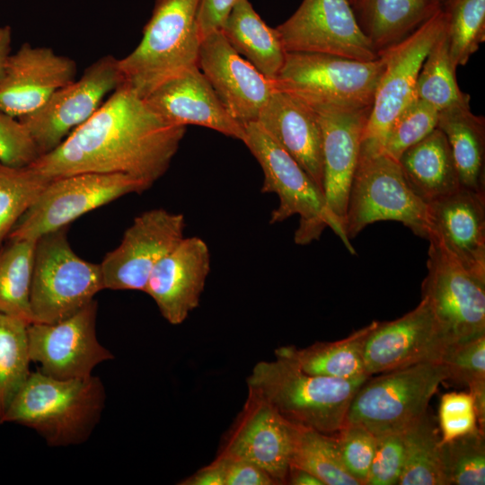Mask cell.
I'll return each mask as SVG.
<instances>
[{"label":"cell","mask_w":485,"mask_h":485,"mask_svg":"<svg viewBox=\"0 0 485 485\" xmlns=\"http://www.w3.org/2000/svg\"><path fill=\"white\" fill-rule=\"evenodd\" d=\"M197 66L227 111L243 126L257 121L276 90L273 81L238 54L221 31L201 39Z\"/></svg>","instance_id":"ffe728a7"},{"label":"cell","mask_w":485,"mask_h":485,"mask_svg":"<svg viewBox=\"0 0 485 485\" xmlns=\"http://www.w3.org/2000/svg\"><path fill=\"white\" fill-rule=\"evenodd\" d=\"M335 436L346 471L359 485H366L375 453L377 436L357 424H345Z\"/></svg>","instance_id":"60d3db41"},{"label":"cell","mask_w":485,"mask_h":485,"mask_svg":"<svg viewBox=\"0 0 485 485\" xmlns=\"http://www.w3.org/2000/svg\"><path fill=\"white\" fill-rule=\"evenodd\" d=\"M105 388L97 376L57 379L31 372L10 404L4 423L34 429L50 446L86 441L105 404Z\"/></svg>","instance_id":"7a4b0ae2"},{"label":"cell","mask_w":485,"mask_h":485,"mask_svg":"<svg viewBox=\"0 0 485 485\" xmlns=\"http://www.w3.org/2000/svg\"><path fill=\"white\" fill-rule=\"evenodd\" d=\"M350 4L353 5L356 0H348Z\"/></svg>","instance_id":"f907efd6"},{"label":"cell","mask_w":485,"mask_h":485,"mask_svg":"<svg viewBox=\"0 0 485 485\" xmlns=\"http://www.w3.org/2000/svg\"><path fill=\"white\" fill-rule=\"evenodd\" d=\"M371 108L316 111L322 136V192L325 203L333 222V232L352 254L355 250L346 235L345 222L349 190Z\"/></svg>","instance_id":"d6986e66"},{"label":"cell","mask_w":485,"mask_h":485,"mask_svg":"<svg viewBox=\"0 0 485 485\" xmlns=\"http://www.w3.org/2000/svg\"><path fill=\"white\" fill-rule=\"evenodd\" d=\"M446 36L453 65H465L485 40V0H448Z\"/></svg>","instance_id":"8d00e7d4"},{"label":"cell","mask_w":485,"mask_h":485,"mask_svg":"<svg viewBox=\"0 0 485 485\" xmlns=\"http://www.w3.org/2000/svg\"><path fill=\"white\" fill-rule=\"evenodd\" d=\"M369 325L340 340L316 342L303 348L282 346L275 350V356L310 375L341 379L358 377L366 375L363 343Z\"/></svg>","instance_id":"f546056e"},{"label":"cell","mask_w":485,"mask_h":485,"mask_svg":"<svg viewBox=\"0 0 485 485\" xmlns=\"http://www.w3.org/2000/svg\"><path fill=\"white\" fill-rule=\"evenodd\" d=\"M440 7L433 0H356L352 5L378 54L411 34Z\"/></svg>","instance_id":"4316f807"},{"label":"cell","mask_w":485,"mask_h":485,"mask_svg":"<svg viewBox=\"0 0 485 485\" xmlns=\"http://www.w3.org/2000/svg\"><path fill=\"white\" fill-rule=\"evenodd\" d=\"M150 187L123 173L83 172L50 180L13 227L7 240L36 241L68 226L95 208L127 194L142 193Z\"/></svg>","instance_id":"30bf717a"},{"label":"cell","mask_w":485,"mask_h":485,"mask_svg":"<svg viewBox=\"0 0 485 485\" xmlns=\"http://www.w3.org/2000/svg\"><path fill=\"white\" fill-rule=\"evenodd\" d=\"M290 466L309 472L323 485H359L342 463L335 435L300 425L295 428Z\"/></svg>","instance_id":"d6a6232c"},{"label":"cell","mask_w":485,"mask_h":485,"mask_svg":"<svg viewBox=\"0 0 485 485\" xmlns=\"http://www.w3.org/2000/svg\"><path fill=\"white\" fill-rule=\"evenodd\" d=\"M438 420L442 443L480 428L473 398L469 392L443 394L439 404Z\"/></svg>","instance_id":"b9f144b4"},{"label":"cell","mask_w":485,"mask_h":485,"mask_svg":"<svg viewBox=\"0 0 485 485\" xmlns=\"http://www.w3.org/2000/svg\"><path fill=\"white\" fill-rule=\"evenodd\" d=\"M276 31L286 52L373 61L380 56L361 31L348 0H303Z\"/></svg>","instance_id":"5bb4252c"},{"label":"cell","mask_w":485,"mask_h":485,"mask_svg":"<svg viewBox=\"0 0 485 485\" xmlns=\"http://www.w3.org/2000/svg\"><path fill=\"white\" fill-rule=\"evenodd\" d=\"M422 298L450 344L485 335V278L472 273L429 239Z\"/></svg>","instance_id":"8fae6325"},{"label":"cell","mask_w":485,"mask_h":485,"mask_svg":"<svg viewBox=\"0 0 485 485\" xmlns=\"http://www.w3.org/2000/svg\"><path fill=\"white\" fill-rule=\"evenodd\" d=\"M67 231L68 226L36 240L30 292L32 322L62 321L104 289L101 265L73 251Z\"/></svg>","instance_id":"52a82bcc"},{"label":"cell","mask_w":485,"mask_h":485,"mask_svg":"<svg viewBox=\"0 0 485 485\" xmlns=\"http://www.w3.org/2000/svg\"><path fill=\"white\" fill-rule=\"evenodd\" d=\"M39 156L25 126L18 119L0 111V162L22 167L31 164Z\"/></svg>","instance_id":"ee69618b"},{"label":"cell","mask_w":485,"mask_h":485,"mask_svg":"<svg viewBox=\"0 0 485 485\" xmlns=\"http://www.w3.org/2000/svg\"><path fill=\"white\" fill-rule=\"evenodd\" d=\"M445 29L425 58L416 84L417 97L438 111L470 101V96L458 86Z\"/></svg>","instance_id":"e575fe53"},{"label":"cell","mask_w":485,"mask_h":485,"mask_svg":"<svg viewBox=\"0 0 485 485\" xmlns=\"http://www.w3.org/2000/svg\"><path fill=\"white\" fill-rule=\"evenodd\" d=\"M379 56L373 61H360L323 53L286 52L273 83L277 90L315 111L369 108L385 66Z\"/></svg>","instance_id":"5b68a950"},{"label":"cell","mask_w":485,"mask_h":485,"mask_svg":"<svg viewBox=\"0 0 485 485\" xmlns=\"http://www.w3.org/2000/svg\"><path fill=\"white\" fill-rule=\"evenodd\" d=\"M402 433L405 462L399 485H446L441 435L432 416L427 411Z\"/></svg>","instance_id":"4dcf8cb0"},{"label":"cell","mask_w":485,"mask_h":485,"mask_svg":"<svg viewBox=\"0 0 485 485\" xmlns=\"http://www.w3.org/2000/svg\"><path fill=\"white\" fill-rule=\"evenodd\" d=\"M448 371V380L465 384L473 398L479 428L485 423V335L452 343L441 360Z\"/></svg>","instance_id":"74e56055"},{"label":"cell","mask_w":485,"mask_h":485,"mask_svg":"<svg viewBox=\"0 0 485 485\" xmlns=\"http://www.w3.org/2000/svg\"><path fill=\"white\" fill-rule=\"evenodd\" d=\"M122 83L119 59L103 56L88 66L79 79L57 90L37 110L18 119L30 133L40 156L56 149Z\"/></svg>","instance_id":"7c38bea8"},{"label":"cell","mask_w":485,"mask_h":485,"mask_svg":"<svg viewBox=\"0 0 485 485\" xmlns=\"http://www.w3.org/2000/svg\"><path fill=\"white\" fill-rule=\"evenodd\" d=\"M27 322L0 313V424L28 378L30 351Z\"/></svg>","instance_id":"836d02e7"},{"label":"cell","mask_w":485,"mask_h":485,"mask_svg":"<svg viewBox=\"0 0 485 485\" xmlns=\"http://www.w3.org/2000/svg\"><path fill=\"white\" fill-rule=\"evenodd\" d=\"M428 239L463 268L485 278V193L463 187L428 203Z\"/></svg>","instance_id":"cb8c5ba5"},{"label":"cell","mask_w":485,"mask_h":485,"mask_svg":"<svg viewBox=\"0 0 485 485\" xmlns=\"http://www.w3.org/2000/svg\"><path fill=\"white\" fill-rule=\"evenodd\" d=\"M36 241L9 240L0 248V313L32 322L30 292Z\"/></svg>","instance_id":"1f68e13d"},{"label":"cell","mask_w":485,"mask_h":485,"mask_svg":"<svg viewBox=\"0 0 485 485\" xmlns=\"http://www.w3.org/2000/svg\"><path fill=\"white\" fill-rule=\"evenodd\" d=\"M295 428L267 401L248 391L245 403L223 439L217 455L251 463L277 484H286Z\"/></svg>","instance_id":"ac0fdd59"},{"label":"cell","mask_w":485,"mask_h":485,"mask_svg":"<svg viewBox=\"0 0 485 485\" xmlns=\"http://www.w3.org/2000/svg\"><path fill=\"white\" fill-rule=\"evenodd\" d=\"M446 485L485 484V437L481 428L441 442Z\"/></svg>","instance_id":"f35d334b"},{"label":"cell","mask_w":485,"mask_h":485,"mask_svg":"<svg viewBox=\"0 0 485 485\" xmlns=\"http://www.w3.org/2000/svg\"><path fill=\"white\" fill-rule=\"evenodd\" d=\"M76 62L48 47L23 43L10 54L0 80V111L16 119L40 108L59 88L72 83Z\"/></svg>","instance_id":"44dd1931"},{"label":"cell","mask_w":485,"mask_h":485,"mask_svg":"<svg viewBox=\"0 0 485 485\" xmlns=\"http://www.w3.org/2000/svg\"><path fill=\"white\" fill-rule=\"evenodd\" d=\"M240 0H199L197 22L201 39L221 31L228 15Z\"/></svg>","instance_id":"bcb514c9"},{"label":"cell","mask_w":485,"mask_h":485,"mask_svg":"<svg viewBox=\"0 0 485 485\" xmlns=\"http://www.w3.org/2000/svg\"><path fill=\"white\" fill-rule=\"evenodd\" d=\"M448 380L441 362H423L384 372L360 386L345 424H357L375 436L402 432L427 411L439 385Z\"/></svg>","instance_id":"ba28073f"},{"label":"cell","mask_w":485,"mask_h":485,"mask_svg":"<svg viewBox=\"0 0 485 485\" xmlns=\"http://www.w3.org/2000/svg\"><path fill=\"white\" fill-rule=\"evenodd\" d=\"M210 271V252L198 236L184 237L153 269L145 290L171 324L182 323L200 302Z\"/></svg>","instance_id":"7402d4cb"},{"label":"cell","mask_w":485,"mask_h":485,"mask_svg":"<svg viewBox=\"0 0 485 485\" xmlns=\"http://www.w3.org/2000/svg\"><path fill=\"white\" fill-rule=\"evenodd\" d=\"M433 1L440 4L441 6H444L447 3L448 0H433Z\"/></svg>","instance_id":"681fc988"},{"label":"cell","mask_w":485,"mask_h":485,"mask_svg":"<svg viewBox=\"0 0 485 485\" xmlns=\"http://www.w3.org/2000/svg\"><path fill=\"white\" fill-rule=\"evenodd\" d=\"M214 462L219 467L223 485H278L273 478L251 463L218 455Z\"/></svg>","instance_id":"f6af8a7d"},{"label":"cell","mask_w":485,"mask_h":485,"mask_svg":"<svg viewBox=\"0 0 485 485\" xmlns=\"http://www.w3.org/2000/svg\"><path fill=\"white\" fill-rule=\"evenodd\" d=\"M145 101L170 124L201 126L241 141L244 138V126L227 111L197 65L160 84Z\"/></svg>","instance_id":"603a6c76"},{"label":"cell","mask_w":485,"mask_h":485,"mask_svg":"<svg viewBox=\"0 0 485 485\" xmlns=\"http://www.w3.org/2000/svg\"><path fill=\"white\" fill-rule=\"evenodd\" d=\"M446 14L443 6L401 41L381 51L385 60L363 132L362 143L381 149L395 117L417 96V79L429 50L443 33Z\"/></svg>","instance_id":"4fadbf2b"},{"label":"cell","mask_w":485,"mask_h":485,"mask_svg":"<svg viewBox=\"0 0 485 485\" xmlns=\"http://www.w3.org/2000/svg\"><path fill=\"white\" fill-rule=\"evenodd\" d=\"M49 181L31 165L14 167L0 162V248Z\"/></svg>","instance_id":"d590c367"},{"label":"cell","mask_w":485,"mask_h":485,"mask_svg":"<svg viewBox=\"0 0 485 485\" xmlns=\"http://www.w3.org/2000/svg\"><path fill=\"white\" fill-rule=\"evenodd\" d=\"M12 29L9 25L0 26V80L5 63L11 54Z\"/></svg>","instance_id":"c3c4849f"},{"label":"cell","mask_w":485,"mask_h":485,"mask_svg":"<svg viewBox=\"0 0 485 485\" xmlns=\"http://www.w3.org/2000/svg\"><path fill=\"white\" fill-rule=\"evenodd\" d=\"M398 162L410 189L427 204L462 187L448 143L438 128L404 151Z\"/></svg>","instance_id":"484cf974"},{"label":"cell","mask_w":485,"mask_h":485,"mask_svg":"<svg viewBox=\"0 0 485 485\" xmlns=\"http://www.w3.org/2000/svg\"><path fill=\"white\" fill-rule=\"evenodd\" d=\"M221 31L234 49L270 81L278 75L286 51L275 28L255 12L249 0H240Z\"/></svg>","instance_id":"f1b7e54d"},{"label":"cell","mask_w":485,"mask_h":485,"mask_svg":"<svg viewBox=\"0 0 485 485\" xmlns=\"http://www.w3.org/2000/svg\"><path fill=\"white\" fill-rule=\"evenodd\" d=\"M437 128L445 135L461 186L485 193V119L470 105H455L439 111Z\"/></svg>","instance_id":"83f0119b"},{"label":"cell","mask_w":485,"mask_h":485,"mask_svg":"<svg viewBox=\"0 0 485 485\" xmlns=\"http://www.w3.org/2000/svg\"><path fill=\"white\" fill-rule=\"evenodd\" d=\"M376 436L375 453L366 485H397L405 462L403 433Z\"/></svg>","instance_id":"7bdbcfd3"},{"label":"cell","mask_w":485,"mask_h":485,"mask_svg":"<svg viewBox=\"0 0 485 485\" xmlns=\"http://www.w3.org/2000/svg\"><path fill=\"white\" fill-rule=\"evenodd\" d=\"M370 377L341 379L307 374L276 357L260 361L247 377L248 391L267 401L288 421L335 435L345 425L350 402Z\"/></svg>","instance_id":"3957f363"},{"label":"cell","mask_w":485,"mask_h":485,"mask_svg":"<svg viewBox=\"0 0 485 485\" xmlns=\"http://www.w3.org/2000/svg\"><path fill=\"white\" fill-rule=\"evenodd\" d=\"M450 344L425 298L389 322L369 324L363 343L365 373L382 374L423 362H440Z\"/></svg>","instance_id":"e0dca14e"},{"label":"cell","mask_w":485,"mask_h":485,"mask_svg":"<svg viewBox=\"0 0 485 485\" xmlns=\"http://www.w3.org/2000/svg\"><path fill=\"white\" fill-rule=\"evenodd\" d=\"M242 142L259 162L264 178L263 193H275L279 199L270 216V224L299 216L295 242L304 245L318 240L323 230L334 229L324 195L305 171L256 122L244 125Z\"/></svg>","instance_id":"9c48e42d"},{"label":"cell","mask_w":485,"mask_h":485,"mask_svg":"<svg viewBox=\"0 0 485 485\" xmlns=\"http://www.w3.org/2000/svg\"><path fill=\"white\" fill-rule=\"evenodd\" d=\"M388 220L428 239V204L410 189L399 162L379 147L361 143L348 194L346 235L353 239L368 225Z\"/></svg>","instance_id":"8992f818"},{"label":"cell","mask_w":485,"mask_h":485,"mask_svg":"<svg viewBox=\"0 0 485 485\" xmlns=\"http://www.w3.org/2000/svg\"><path fill=\"white\" fill-rule=\"evenodd\" d=\"M256 123L322 191V136L317 112L293 95L276 89Z\"/></svg>","instance_id":"d4e9b609"},{"label":"cell","mask_w":485,"mask_h":485,"mask_svg":"<svg viewBox=\"0 0 485 485\" xmlns=\"http://www.w3.org/2000/svg\"><path fill=\"white\" fill-rule=\"evenodd\" d=\"M185 227L181 213L154 208L138 215L100 263L104 289L145 292L153 269L185 237Z\"/></svg>","instance_id":"9a60e30c"},{"label":"cell","mask_w":485,"mask_h":485,"mask_svg":"<svg viewBox=\"0 0 485 485\" xmlns=\"http://www.w3.org/2000/svg\"><path fill=\"white\" fill-rule=\"evenodd\" d=\"M98 304L93 299L73 315L55 323L28 325L30 357L41 373L57 379L84 378L112 359L96 335Z\"/></svg>","instance_id":"2e32d148"},{"label":"cell","mask_w":485,"mask_h":485,"mask_svg":"<svg viewBox=\"0 0 485 485\" xmlns=\"http://www.w3.org/2000/svg\"><path fill=\"white\" fill-rule=\"evenodd\" d=\"M199 0H155L136 48L119 59L123 84L145 99L165 81L196 66L201 42Z\"/></svg>","instance_id":"277c9868"},{"label":"cell","mask_w":485,"mask_h":485,"mask_svg":"<svg viewBox=\"0 0 485 485\" xmlns=\"http://www.w3.org/2000/svg\"><path fill=\"white\" fill-rule=\"evenodd\" d=\"M286 484L291 485H323V483L313 474L309 472L290 466L288 474L286 480Z\"/></svg>","instance_id":"7dc6e473"},{"label":"cell","mask_w":485,"mask_h":485,"mask_svg":"<svg viewBox=\"0 0 485 485\" xmlns=\"http://www.w3.org/2000/svg\"><path fill=\"white\" fill-rule=\"evenodd\" d=\"M186 127L168 123L126 84L53 151L31 164L48 180L83 173H123L150 186L168 170Z\"/></svg>","instance_id":"6da1fadb"},{"label":"cell","mask_w":485,"mask_h":485,"mask_svg":"<svg viewBox=\"0 0 485 485\" xmlns=\"http://www.w3.org/2000/svg\"><path fill=\"white\" fill-rule=\"evenodd\" d=\"M439 111L417 96L395 117L381 150L395 160L437 128Z\"/></svg>","instance_id":"ab89813d"}]
</instances>
